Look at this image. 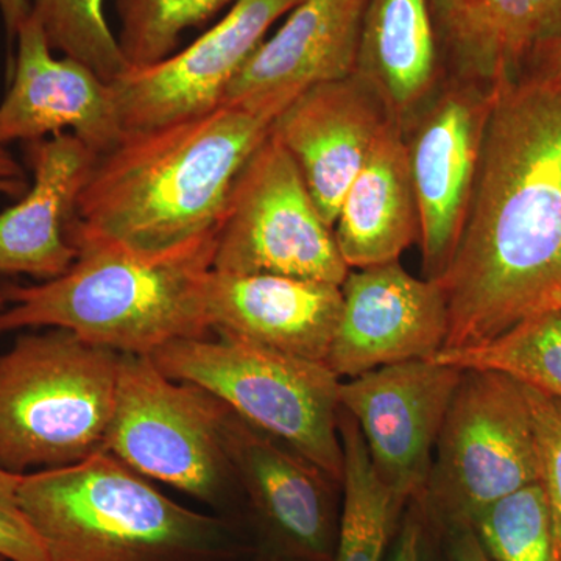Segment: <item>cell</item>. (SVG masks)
<instances>
[{
  "mask_svg": "<svg viewBox=\"0 0 561 561\" xmlns=\"http://www.w3.org/2000/svg\"><path fill=\"white\" fill-rule=\"evenodd\" d=\"M442 350L561 312V91L519 77L497 88L470 213L440 279Z\"/></svg>",
  "mask_w": 561,
  "mask_h": 561,
  "instance_id": "1",
  "label": "cell"
},
{
  "mask_svg": "<svg viewBox=\"0 0 561 561\" xmlns=\"http://www.w3.org/2000/svg\"><path fill=\"white\" fill-rule=\"evenodd\" d=\"M275 116L242 106L131 131L95 158L69 242L162 256L217 236L239 172Z\"/></svg>",
  "mask_w": 561,
  "mask_h": 561,
  "instance_id": "2",
  "label": "cell"
},
{
  "mask_svg": "<svg viewBox=\"0 0 561 561\" xmlns=\"http://www.w3.org/2000/svg\"><path fill=\"white\" fill-rule=\"evenodd\" d=\"M214 250L216 236L162 256L83 247L58 278L3 287L9 305L0 311V334L61 328L92 345L138 356L181 339L205 337Z\"/></svg>",
  "mask_w": 561,
  "mask_h": 561,
  "instance_id": "3",
  "label": "cell"
},
{
  "mask_svg": "<svg viewBox=\"0 0 561 561\" xmlns=\"http://www.w3.org/2000/svg\"><path fill=\"white\" fill-rule=\"evenodd\" d=\"M22 511L47 561H214L221 523L161 493L114 454L21 476Z\"/></svg>",
  "mask_w": 561,
  "mask_h": 561,
  "instance_id": "4",
  "label": "cell"
},
{
  "mask_svg": "<svg viewBox=\"0 0 561 561\" xmlns=\"http://www.w3.org/2000/svg\"><path fill=\"white\" fill-rule=\"evenodd\" d=\"M119 362L61 328L16 339L0 354V467L28 474L105 449Z\"/></svg>",
  "mask_w": 561,
  "mask_h": 561,
  "instance_id": "5",
  "label": "cell"
},
{
  "mask_svg": "<svg viewBox=\"0 0 561 561\" xmlns=\"http://www.w3.org/2000/svg\"><path fill=\"white\" fill-rule=\"evenodd\" d=\"M216 335L181 339L150 357L169 378L209 391L236 415L279 438L342 485V379L323 362Z\"/></svg>",
  "mask_w": 561,
  "mask_h": 561,
  "instance_id": "6",
  "label": "cell"
},
{
  "mask_svg": "<svg viewBox=\"0 0 561 561\" xmlns=\"http://www.w3.org/2000/svg\"><path fill=\"white\" fill-rule=\"evenodd\" d=\"M537 435L522 383L461 370L432 461L423 504L435 529L471 527L491 504L537 483Z\"/></svg>",
  "mask_w": 561,
  "mask_h": 561,
  "instance_id": "7",
  "label": "cell"
},
{
  "mask_svg": "<svg viewBox=\"0 0 561 561\" xmlns=\"http://www.w3.org/2000/svg\"><path fill=\"white\" fill-rule=\"evenodd\" d=\"M228 412L209 391L169 378L150 356L121 354L105 449L150 481L213 501L232 472Z\"/></svg>",
  "mask_w": 561,
  "mask_h": 561,
  "instance_id": "8",
  "label": "cell"
},
{
  "mask_svg": "<svg viewBox=\"0 0 561 561\" xmlns=\"http://www.w3.org/2000/svg\"><path fill=\"white\" fill-rule=\"evenodd\" d=\"M213 271L334 286L348 276L334 231L321 217L289 151L272 131L232 184L217 230Z\"/></svg>",
  "mask_w": 561,
  "mask_h": 561,
  "instance_id": "9",
  "label": "cell"
},
{
  "mask_svg": "<svg viewBox=\"0 0 561 561\" xmlns=\"http://www.w3.org/2000/svg\"><path fill=\"white\" fill-rule=\"evenodd\" d=\"M497 88L446 76L404 128L424 278L451 264L470 213Z\"/></svg>",
  "mask_w": 561,
  "mask_h": 561,
  "instance_id": "10",
  "label": "cell"
},
{
  "mask_svg": "<svg viewBox=\"0 0 561 561\" xmlns=\"http://www.w3.org/2000/svg\"><path fill=\"white\" fill-rule=\"evenodd\" d=\"M460 368L401 362L341 383V408L359 427L373 468L402 505L421 501Z\"/></svg>",
  "mask_w": 561,
  "mask_h": 561,
  "instance_id": "11",
  "label": "cell"
},
{
  "mask_svg": "<svg viewBox=\"0 0 561 561\" xmlns=\"http://www.w3.org/2000/svg\"><path fill=\"white\" fill-rule=\"evenodd\" d=\"M300 0H236L186 49L114 81L125 131L147 130L201 116L221 105L228 84Z\"/></svg>",
  "mask_w": 561,
  "mask_h": 561,
  "instance_id": "12",
  "label": "cell"
},
{
  "mask_svg": "<svg viewBox=\"0 0 561 561\" xmlns=\"http://www.w3.org/2000/svg\"><path fill=\"white\" fill-rule=\"evenodd\" d=\"M341 290V317L324 360L339 378L431 359L445 346L449 311L440 280L415 278L398 261L350 271Z\"/></svg>",
  "mask_w": 561,
  "mask_h": 561,
  "instance_id": "13",
  "label": "cell"
},
{
  "mask_svg": "<svg viewBox=\"0 0 561 561\" xmlns=\"http://www.w3.org/2000/svg\"><path fill=\"white\" fill-rule=\"evenodd\" d=\"M16 46L0 103V146L70 133L101 157L121 144L127 131L113 83L81 61L54 57L33 13L18 28Z\"/></svg>",
  "mask_w": 561,
  "mask_h": 561,
  "instance_id": "14",
  "label": "cell"
},
{
  "mask_svg": "<svg viewBox=\"0 0 561 561\" xmlns=\"http://www.w3.org/2000/svg\"><path fill=\"white\" fill-rule=\"evenodd\" d=\"M368 0H300L239 69L221 105L278 116L302 91L356 72Z\"/></svg>",
  "mask_w": 561,
  "mask_h": 561,
  "instance_id": "15",
  "label": "cell"
},
{
  "mask_svg": "<svg viewBox=\"0 0 561 561\" xmlns=\"http://www.w3.org/2000/svg\"><path fill=\"white\" fill-rule=\"evenodd\" d=\"M387 119L378 95L356 73L302 91L273 119L272 135L289 151L331 228Z\"/></svg>",
  "mask_w": 561,
  "mask_h": 561,
  "instance_id": "16",
  "label": "cell"
},
{
  "mask_svg": "<svg viewBox=\"0 0 561 561\" xmlns=\"http://www.w3.org/2000/svg\"><path fill=\"white\" fill-rule=\"evenodd\" d=\"M231 471L276 537L306 561H332L339 516L334 486L321 468L234 412L225 420Z\"/></svg>",
  "mask_w": 561,
  "mask_h": 561,
  "instance_id": "17",
  "label": "cell"
},
{
  "mask_svg": "<svg viewBox=\"0 0 561 561\" xmlns=\"http://www.w3.org/2000/svg\"><path fill=\"white\" fill-rule=\"evenodd\" d=\"M205 305L210 332L324 364L342 290L320 280L213 271Z\"/></svg>",
  "mask_w": 561,
  "mask_h": 561,
  "instance_id": "18",
  "label": "cell"
},
{
  "mask_svg": "<svg viewBox=\"0 0 561 561\" xmlns=\"http://www.w3.org/2000/svg\"><path fill=\"white\" fill-rule=\"evenodd\" d=\"M95 158L70 133L25 144L33 183L0 213V273L49 280L72 267L68 225Z\"/></svg>",
  "mask_w": 561,
  "mask_h": 561,
  "instance_id": "19",
  "label": "cell"
},
{
  "mask_svg": "<svg viewBox=\"0 0 561 561\" xmlns=\"http://www.w3.org/2000/svg\"><path fill=\"white\" fill-rule=\"evenodd\" d=\"M446 76L501 87L561 35V0H431Z\"/></svg>",
  "mask_w": 561,
  "mask_h": 561,
  "instance_id": "20",
  "label": "cell"
},
{
  "mask_svg": "<svg viewBox=\"0 0 561 561\" xmlns=\"http://www.w3.org/2000/svg\"><path fill=\"white\" fill-rule=\"evenodd\" d=\"M332 231L350 271L398 262L419 241L404 130L390 117L346 191Z\"/></svg>",
  "mask_w": 561,
  "mask_h": 561,
  "instance_id": "21",
  "label": "cell"
},
{
  "mask_svg": "<svg viewBox=\"0 0 561 561\" xmlns=\"http://www.w3.org/2000/svg\"><path fill=\"white\" fill-rule=\"evenodd\" d=\"M443 70L431 0H368L354 73L402 130L438 90Z\"/></svg>",
  "mask_w": 561,
  "mask_h": 561,
  "instance_id": "22",
  "label": "cell"
},
{
  "mask_svg": "<svg viewBox=\"0 0 561 561\" xmlns=\"http://www.w3.org/2000/svg\"><path fill=\"white\" fill-rule=\"evenodd\" d=\"M343 448V500L332 561H386L405 505L373 468L356 421L339 411Z\"/></svg>",
  "mask_w": 561,
  "mask_h": 561,
  "instance_id": "23",
  "label": "cell"
},
{
  "mask_svg": "<svg viewBox=\"0 0 561 561\" xmlns=\"http://www.w3.org/2000/svg\"><path fill=\"white\" fill-rule=\"evenodd\" d=\"M431 359L460 370L502 373L561 401V312L529 317L491 341L440 350Z\"/></svg>",
  "mask_w": 561,
  "mask_h": 561,
  "instance_id": "24",
  "label": "cell"
},
{
  "mask_svg": "<svg viewBox=\"0 0 561 561\" xmlns=\"http://www.w3.org/2000/svg\"><path fill=\"white\" fill-rule=\"evenodd\" d=\"M490 561H561L551 508L540 482L494 502L471 524Z\"/></svg>",
  "mask_w": 561,
  "mask_h": 561,
  "instance_id": "25",
  "label": "cell"
},
{
  "mask_svg": "<svg viewBox=\"0 0 561 561\" xmlns=\"http://www.w3.org/2000/svg\"><path fill=\"white\" fill-rule=\"evenodd\" d=\"M236 0H114L116 38L130 69L157 65L175 54L181 35L197 28Z\"/></svg>",
  "mask_w": 561,
  "mask_h": 561,
  "instance_id": "26",
  "label": "cell"
},
{
  "mask_svg": "<svg viewBox=\"0 0 561 561\" xmlns=\"http://www.w3.org/2000/svg\"><path fill=\"white\" fill-rule=\"evenodd\" d=\"M51 50L81 61L114 83L130 70L105 16V0H32Z\"/></svg>",
  "mask_w": 561,
  "mask_h": 561,
  "instance_id": "27",
  "label": "cell"
},
{
  "mask_svg": "<svg viewBox=\"0 0 561 561\" xmlns=\"http://www.w3.org/2000/svg\"><path fill=\"white\" fill-rule=\"evenodd\" d=\"M524 387V386H523ZM537 435L540 482L551 508L561 551V401L524 387Z\"/></svg>",
  "mask_w": 561,
  "mask_h": 561,
  "instance_id": "28",
  "label": "cell"
},
{
  "mask_svg": "<svg viewBox=\"0 0 561 561\" xmlns=\"http://www.w3.org/2000/svg\"><path fill=\"white\" fill-rule=\"evenodd\" d=\"M21 476L0 467V559L47 561L39 537L21 507Z\"/></svg>",
  "mask_w": 561,
  "mask_h": 561,
  "instance_id": "29",
  "label": "cell"
},
{
  "mask_svg": "<svg viewBox=\"0 0 561 561\" xmlns=\"http://www.w3.org/2000/svg\"><path fill=\"white\" fill-rule=\"evenodd\" d=\"M431 527L421 501L412 500L402 511L386 561H432Z\"/></svg>",
  "mask_w": 561,
  "mask_h": 561,
  "instance_id": "30",
  "label": "cell"
},
{
  "mask_svg": "<svg viewBox=\"0 0 561 561\" xmlns=\"http://www.w3.org/2000/svg\"><path fill=\"white\" fill-rule=\"evenodd\" d=\"M522 77L541 87L561 91V35L545 41L534 50Z\"/></svg>",
  "mask_w": 561,
  "mask_h": 561,
  "instance_id": "31",
  "label": "cell"
},
{
  "mask_svg": "<svg viewBox=\"0 0 561 561\" xmlns=\"http://www.w3.org/2000/svg\"><path fill=\"white\" fill-rule=\"evenodd\" d=\"M28 176L20 161L5 146H0V195L20 198L27 192Z\"/></svg>",
  "mask_w": 561,
  "mask_h": 561,
  "instance_id": "32",
  "label": "cell"
},
{
  "mask_svg": "<svg viewBox=\"0 0 561 561\" xmlns=\"http://www.w3.org/2000/svg\"><path fill=\"white\" fill-rule=\"evenodd\" d=\"M451 561H490L471 527L446 531Z\"/></svg>",
  "mask_w": 561,
  "mask_h": 561,
  "instance_id": "33",
  "label": "cell"
},
{
  "mask_svg": "<svg viewBox=\"0 0 561 561\" xmlns=\"http://www.w3.org/2000/svg\"><path fill=\"white\" fill-rule=\"evenodd\" d=\"M0 13L9 36V47H13L18 28L32 13V2L31 0H0Z\"/></svg>",
  "mask_w": 561,
  "mask_h": 561,
  "instance_id": "34",
  "label": "cell"
},
{
  "mask_svg": "<svg viewBox=\"0 0 561 561\" xmlns=\"http://www.w3.org/2000/svg\"><path fill=\"white\" fill-rule=\"evenodd\" d=\"M7 305H9V298H7V294L5 290H3V287H0V311L5 309Z\"/></svg>",
  "mask_w": 561,
  "mask_h": 561,
  "instance_id": "35",
  "label": "cell"
}]
</instances>
